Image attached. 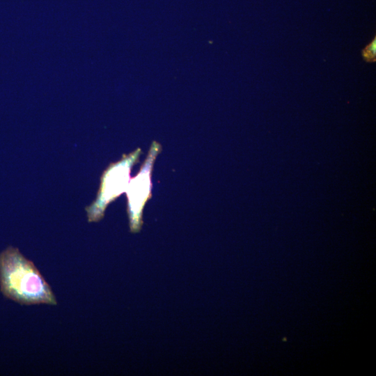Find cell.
Here are the masks:
<instances>
[{
	"instance_id": "cell-2",
	"label": "cell",
	"mask_w": 376,
	"mask_h": 376,
	"mask_svg": "<svg viewBox=\"0 0 376 376\" xmlns=\"http://www.w3.org/2000/svg\"><path fill=\"white\" fill-rule=\"evenodd\" d=\"M141 154L140 148L129 154H123L120 160L111 163L103 171L96 198L85 207L89 223L100 221L108 205L125 193L131 171L139 162Z\"/></svg>"
},
{
	"instance_id": "cell-1",
	"label": "cell",
	"mask_w": 376,
	"mask_h": 376,
	"mask_svg": "<svg viewBox=\"0 0 376 376\" xmlns=\"http://www.w3.org/2000/svg\"><path fill=\"white\" fill-rule=\"evenodd\" d=\"M0 289L4 297L22 305L57 304L37 267L12 246L0 253Z\"/></svg>"
},
{
	"instance_id": "cell-3",
	"label": "cell",
	"mask_w": 376,
	"mask_h": 376,
	"mask_svg": "<svg viewBox=\"0 0 376 376\" xmlns=\"http://www.w3.org/2000/svg\"><path fill=\"white\" fill-rule=\"evenodd\" d=\"M161 151L162 145L156 141H152L139 172L130 178L125 191L129 227L132 233H139L143 226V209L152 197L153 166Z\"/></svg>"
},
{
	"instance_id": "cell-4",
	"label": "cell",
	"mask_w": 376,
	"mask_h": 376,
	"mask_svg": "<svg viewBox=\"0 0 376 376\" xmlns=\"http://www.w3.org/2000/svg\"><path fill=\"white\" fill-rule=\"evenodd\" d=\"M363 58L368 63L375 62L376 60V38L371 40L361 52Z\"/></svg>"
}]
</instances>
